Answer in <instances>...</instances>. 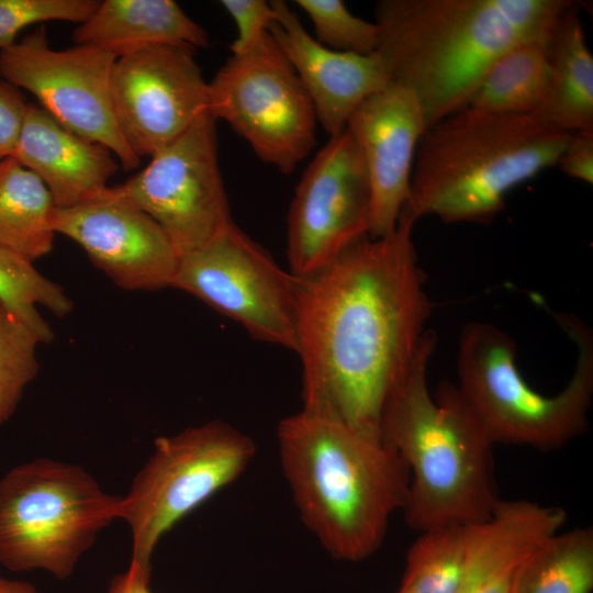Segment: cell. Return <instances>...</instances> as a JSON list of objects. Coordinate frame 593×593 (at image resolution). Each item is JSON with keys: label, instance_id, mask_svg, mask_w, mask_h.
Masks as SVG:
<instances>
[{"label": "cell", "instance_id": "52a82bcc", "mask_svg": "<svg viewBox=\"0 0 593 593\" xmlns=\"http://www.w3.org/2000/svg\"><path fill=\"white\" fill-rule=\"evenodd\" d=\"M119 503L76 463L42 457L11 468L0 479V566L68 579Z\"/></svg>", "mask_w": 593, "mask_h": 593}, {"label": "cell", "instance_id": "9a60e30c", "mask_svg": "<svg viewBox=\"0 0 593 593\" xmlns=\"http://www.w3.org/2000/svg\"><path fill=\"white\" fill-rule=\"evenodd\" d=\"M53 226L76 242L91 262L121 289L172 288L180 254L144 211L108 187L97 195L54 211Z\"/></svg>", "mask_w": 593, "mask_h": 593}, {"label": "cell", "instance_id": "3957f363", "mask_svg": "<svg viewBox=\"0 0 593 593\" xmlns=\"http://www.w3.org/2000/svg\"><path fill=\"white\" fill-rule=\"evenodd\" d=\"M283 475L304 526L338 560L374 553L403 511L410 471L381 436L306 411L277 427Z\"/></svg>", "mask_w": 593, "mask_h": 593}, {"label": "cell", "instance_id": "603a6c76", "mask_svg": "<svg viewBox=\"0 0 593 593\" xmlns=\"http://www.w3.org/2000/svg\"><path fill=\"white\" fill-rule=\"evenodd\" d=\"M593 528L550 536L515 569L508 593H591Z\"/></svg>", "mask_w": 593, "mask_h": 593}, {"label": "cell", "instance_id": "4316f807", "mask_svg": "<svg viewBox=\"0 0 593 593\" xmlns=\"http://www.w3.org/2000/svg\"><path fill=\"white\" fill-rule=\"evenodd\" d=\"M312 21L315 40L334 51L374 54L379 46L376 22L354 15L342 0H296Z\"/></svg>", "mask_w": 593, "mask_h": 593}, {"label": "cell", "instance_id": "5bb4252c", "mask_svg": "<svg viewBox=\"0 0 593 593\" xmlns=\"http://www.w3.org/2000/svg\"><path fill=\"white\" fill-rule=\"evenodd\" d=\"M111 97L120 131L139 158L152 157L209 113L208 82L187 46H154L116 58Z\"/></svg>", "mask_w": 593, "mask_h": 593}, {"label": "cell", "instance_id": "5b68a950", "mask_svg": "<svg viewBox=\"0 0 593 593\" xmlns=\"http://www.w3.org/2000/svg\"><path fill=\"white\" fill-rule=\"evenodd\" d=\"M571 134L533 114L458 112L422 135L403 210L417 221L489 223L511 190L557 165Z\"/></svg>", "mask_w": 593, "mask_h": 593}, {"label": "cell", "instance_id": "d4e9b609", "mask_svg": "<svg viewBox=\"0 0 593 593\" xmlns=\"http://www.w3.org/2000/svg\"><path fill=\"white\" fill-rule=\"evenodd\" d=\"M0 301L20 317L40 338L49 343L54 333L37 305L57 316L74 307L64 289L41 275L31 261L0 246Z\"/></svg>", "mask_w": 593, "mask_h": 593}, {"label": "cell", "instance_id": "1f68e13d", "mask_svg": "<svg viewBox=\"0 0 593 593\" xmlns=\"http://www.w3.org/2000/svg\"><path fill=\"white\" fill-rule=\"evenodd\" d=\"M150 571L130 562L124 572L111 579L104 593H153L149 588Z\"/></svg>", "mask_w": 593, "mask_h": 593}, {"label": "cell", "instance_id": "d6a6232c", "mask_svg": "<svg viewBox=\"0 0 593 593\" xmlns=\"http://www.w3.org/2000/svg\"><path fill=\"white\" fill-rule=\"evenodd\" d=\"M0 593H38L36 588L26 581L10 580L0 577Z\"/></svg>", "mask_w": 593, "mask_h": 593}, {"label": "cell", "instance_id": "2e32d148", "mask_svg": "<svg viewBox=\"0 0 593 593\" xmlns=\"http://www.w3.org/2000/svg\"><path fill=\"white\" fill-rule=\"evenodd\" d=\"M426 128L415 94L392 81L365 99L348 119L346 130L362 155L371 187L370 237L383 236L396 226Z\"/></svg>", "mask_w": 593, "mask_h": 593}, {"label": "cell", "instance_id": "836d02e7", "mask_svg": "<svg viewBox=\"0 0 593 593\" xmlns=\"http://www.w3.org/2000/svg\"><path fill=\"white\" fill-rule=\"evenodd\" d=\"M398 593H401L400 591Z\"/></svg>", "mask_w": 593, "mask_h": 593}, {"label": "cell", "instance_id": "d6986e66", "mask_svg": "<svg viewBox=\"0 0 593 593\" xmlns=\"http://www.w3.org/2000/svg\"><path fill=\"white\" fill-rule=\"evenodd\" d=\"M75 44L103 48L116 58L142 49L209 43L206 31L172 0H103L75 29Z\"/></svg>", "mask_w": 593, "mask_h": 593}, {"label": "cell", "instance_id": "4dcf8cb0", "mask_svg": "<svg viewBox=\"0 0 593 593\" xmlns=\"http://www.w3.org/2000/svg\"><path fill=\"white\" fill-rule=\"evenodd\" d=\"M557 165L569 177L593 182V130L571 134Z\"/></svg>", "mask_w": 593, "mask_h": 593}, {"label": "cell", "instance_id": "4fadbf2b", "mask_svg": "<svg viewBox=\"0 0 593 593\" xmlns=\"http://www.w3.org/2000/svg\"><path fill=\"white\" fill-rule=\"evenodd\" d=\"M371 187L350 133L331 136L303 172L287 222L289 270L298 278L320 271L369 235Z\"/></svg>", "mask_w": 593, "mask_h": 593}, {"label": "cell", "instance_id": "f546056e", "mask_svg": "<svg viewBox=\"0 0 593 593\" xmlns=\"http://www.w3.org/2000/svg\"><path fill=\"white\" fill-rule=\"evenodd\" d=\"M29 103L21 89L0 77V160L13 157Z\"/></svg>", "mask_w": 593, "mask_h": 593}, {"label": "cell", "instance_id": "ba28073f", "mask_svg": "<svg viewBox=\"0 0 593 593\" xmlns=\"http://www.w3.org/2000/svg\"><path fill=\"white\" fill-rule=\"evenodd\" d=\"M255 454L249 436L217 419L157 437L126 495L120 496L118 519L131 532V562L152 570L164 535L233 483Z\"/></svg>", "mask_w": 593, "mask_h": 593}, {"label": "cell", "instance_id": "7c38bea8", "mask_svg": "<svg viewBox=\"0 0 593 593\" xmlns=\"http://www.w3.org/2000/svg\"><path fill=\"white\" fill-rule=\"evenodd\" d=\"M216 121L199 118L148 165L112 187L149 215L179 254L213 238L233 221L217 155Z\"/></svg>", "mask_w": 593, "mask_h": 593}, {"label": "cell", "instance_id": "f1b7e54d", "mask_svg": "<svg viewBox=\"0 0 593 593\" xmlns=\"http://www.w3.org/2000/svg\"><path fill=\"white\" fill-rule=\"evenodd\" d=\"M222 7L236 24L237 36L231 45L233 54H243L255 46L269 31L273 9L265 0H222Z\"/></svg>", "mask_w": 593, "mask_h": 593}, {"label": "cell", "instance_id": "7402d4cb", "mask_svg": "<svg viewBox=\"0 0 593 593\" xmlns=\"http://www.w3.org/2000/svg\"><path fill=\"white\" fill-rule=\"evenodd\" d=\"M56 204L44 182L16 159L0 160V246L29 261L47 255Z\"/></svg>", "mask_w": 593, "mask_h": 593}, {"label": "cell", "instance_id": "9c48e42d", "mask_svg": "<svg viewBox=\"0 0 593 593\" xmlns=\"http://www.w3.org/2000/svg\"><path fill=\"white\" fill-rule=\"evenodd\" d=\"M208 110L282 174H291L316 143L312 101L269 32L233 54L208 82Z\"/></svg>", "mask_w": 593, "mask_h": 593}, {"label": "cell", "instance_id": "ac0fdd59", "mask_svg": "<svg viewBox=\"0 0 593 593\" xmlns=\"http://www.w3.org/2000/svg\"><path fill=\"white\" fill-rule=\"evenodd\" d=\"M13 158L44 182L57 208L102 192L121 167L110 149L79 136L31 102Z\"/></svg>", "mask_w": 593, "mask_h": 593}, {"label": "cell", "instance_id": "8fae6325", "mask_svg": "<svg viewBox=\"0 0 593 593\" xmlns=\"http://www.w3.org/2000/svg\"><path fill=\"white\" fill-rule=\"evenodd\" d=\"M116 57L93 45L51 47L44 26L0 51V77L32 93L38 105L79 136L110 149L125 170L141 158L118 125L111 97Z\"/></svg>", "mask_w": 593, "mask_h": 593}, {"label": "cell", "instance_id": "7a4b0ae2", "mask_svg": "<svg viewBox=\"0 0 593 593\" xmlns=\"http://www.w3.org/2000/svg\"><path fill=\"white\" fill-rule=\"evenodd\" d=\"M569 0H380L377 54L417 98L427 127L462 110L488 67L528 41L549 40Z\"/></svg>", "mask_w": 593, "mask_h": 593}, {"label": "cell", "instance_id": "6da1fadb", "mask_svg": "<svg viewBox=\"0 0 593 593\" xmlns=\"http://www.w3.org/2000/svg\"><path fill=\"white\" fill-rule=\"evenodd\" d=\"M416 222L402 210L393 231L360 238L300 278L294 351L303 411L381 436L387 401L429 329Z\"/></svg>", "mask_w": 593, "mask_h": 593}, {"label": "cell", "instance_id": "e0dca14e", "mask_svg": "<svg viewBox=\"0 0 593 593\" xmlns=\"http://www.w3.org/2000/svg\"><path fill=\"white\" fill-rule=\"evenodd\" d=\"M270 3L268 31L302 82L317 122L329 137L343 132L355 109L391 82L382 60L377 53L338 52L320 44L284 1Z\"/></svg>", "mask_w": 593, "mask_h": 593}, {"label": "cell", "instance_id": "8992f818", "mask_svg": "<svg viewBox=\"0 0 593 593\" xmlns=\"http://www.w3.org/2000/svg\"><path fill=\"white\" fill-rule=\"evenodd\" d=\"M577 346L575 368L555 395L536 391L522 376L516 342L488 322H469L458 337L456 384L493 444L553 450L588 428L593 396V335L573 314H555Z\"/></svg>", "mask_w": 593, "mask_h": 593}, {"label": "cell", "instance_id": "83f0119b", "mask_svg": "<svg viewBox=\"0 0 593 593\" xmlns=\"http://www.w3.org/2000/svg\"><path fill=\"white\" fill-rule=\"evenodd\" d=\"M98 0H0V51L12 46L26 26L65 21L81 24L97 9Z\"/></svg>", "mask_w": 593, "mask_h": 593}, {"label": "cell", "instance_id": "cb8c5ba5", "mask_svg": "<svg viewBox=\"0 0 593 593\" xmlns=\"http://www.w3.org/2000/svg\"><path fill=\"white\" fill-rule=\"evenodd\" d=\"M469 546V525L421 532L407 551L401 593H458Z\"/></svg>", "mask_w": 593, "mask_h": 593}, {"label": "cell", "instance_id": "484cf974", "mask_svg": "<svg viewBox=\"0 0 593 593\" xmlns=\"http://www.w3.org/2000/svg\"><path fill=\"white\" fill-rule=\"evenodd\" d=\"M37 335L0 301V426L15 412L37 376Z\"/></svg>", "mask_w": 593, "mask_h": 593}, {"label": "cell", "instance_id": "277c9868", "mask_svg": "<svg viewBox=\"0 0 593 593\" xmlns=\"http://www.w3.org/2000/svg\"><path fill=\"white\" fill-rule=\"evenodd\" d=\"M437 345L428 329L410 368L389 396L380 434L410 471L403 508L409 527L424 532L486 521L501 502L493 441L455 383L432 394L427 368Z\"/></svg>", "mask_w": 593, "mask_h": 593}, {"label": "cell", "instance_id": "44dd1931", "mask_svg": "<svg viewBox=\"0 0 593 593\" xmlns=\"http://www.w3.org/2000/svg\"><path fill=\"white\" fill-rule=\"evenodd\" d=\"M549 40L524 42L499 56L459 112L534 115L550 85Z\"/></svg>", "mask_w": 593, "mask_h": 593}, {"label": "cell", "instance_id": "ffe728a7", "mask_svg": "<svg viewBox=\"0 0 593 593\" xmlns=\"http://www.w3.org/2000/svg\"><path fill=\"white\" fill-rule=\"evenodd\" d=\"M548 53L550 85L534 115L568 133L593 130V55L573 2L556 24Z\"/></svg>", "mask_w": 593, "mask_h": 593}, {"label": "cell", "instance_id": "30bf717a", "mask_svg": "<svg viewBox=\"0 0 593 593\" xmlns=\"http://www.w3.org/2000/svg\"><path fill=\"white\" fill-rule=\"evenodd\" d=\"M300 282L232 222L180 255L172 288L237 322L255 339L294 350Z\"/></svg>", "mask_w": 593, "mask_h": 593}]
</instances>
